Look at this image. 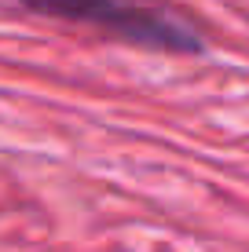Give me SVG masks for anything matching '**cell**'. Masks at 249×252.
Wrapping results in <instances>:
<instances>
[{"label":"cell","instance_id":"obj_1","mask_svg":"<svg viewBox=\"0 0 249 252\" xmlns=\"http://www.w3.org/2000/svg\"><path fill=\"white\" fill-rule=\"evenodd\" d=\"M19 4L37 15H51V19L92 22L143 48L183 51V55H198L205 48V40L183 19L169 15L158 4H147V0H19Z\"/></svg>","mask_w":249,"mask_h":252}]
</instances>
